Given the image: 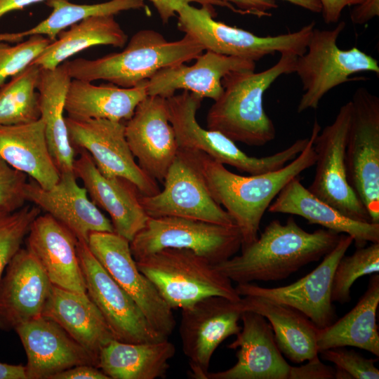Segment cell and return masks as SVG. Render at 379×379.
<instances>
[{
	"label": "cell",
	"mask_w": 379,
	"mask_h": 379,
	"mask_svg": "<svg viewBox=\"0 0 379 379\" xmlns=\"http://www.w3.org/2000/svg\"><path fill=\"white\" fill-rule=\"evenodd\" d=\"M320 131L315 119L309 141L296 158L278 170L249 176L234 173L205 153L192 150L213 197L239 228L241 248L258 239L262 218L283 187L315 164L314 141Z\"/></svg>",
	"instance_id": "obj_1"
},
{
	"label": "cell",
	"mask_w": 379,
	"mask_h": 379,
	"mask_svg": "<svg viewBox=\"0 0 379 379\" xmlns=\"http://www.w3.org/2000/svg\"><path fill=\"white\" fill-rule=\"evenodd\" d=\"M342 234L321 228L308 232L289 217L284 224L271 221L240 255L215 265L237 284L284 279L332 251Z\"/></svg>",
	"instance_id": "obj_2"
},
{
	"label": "cell",
	"mask_w": 379,
	"mask_h": 379,
	"mask_svg": "<svg viewBox=\"0 0 379 379\" xmlns=\"http://www.w3.org/2000/svg\"><path fill=\"white\" fill-rule=\"evenodd\" d=\"M297 57L281 53L277 62L264 71H236L225 75L223 92L207 113V128L249 146H263L273 140L276 128L264 109L263 96L279 77L294 73Z\"/></svg>",
	"instance_id": "obj_3"
},
{
	"label": "cell",
	"mask_w": 379,
	"mask_h": 379,
	"mask_svg": "<svg viewBox=\"0 0 379 379\" xmlns=\"http://www.w3.org/2000/svg\"><path fill=\"white\" fill-rule=\"evenodd\" d=\"M204 51L187 34L169 41L159 32L145 29L135 32L121 52L66 62L71 79L91 82L104 80L120 87L132 88L149 80L163 68L196 59Z\"/></svg>",
	"instance_id": "obj_4"
},
{
	"label": "cell",
	"mask_w": 379,
	"mask_h": 379,
	"mask_svg": "<svg viewBox=\"0 0 379 379\" xmlns=\"http://www.w3.org/2000/svg\"><path fill=\"white\" fill-rule=\"evenodd\" d=\"M202 100L187 91L166 98L168 119L179 148L204 152L223 165L250 175H258L284 167L296 158L308 142V138H301L272 155L249 156L220 132L206 129L199 124L196 115Z\"/></svg>",
	"instance_id": "obj_5"
},
{
	"label": "cell",
	"mask_w": 379,
	"mask_h": 379,
	"mask_svg": "<svg viewBox=\"0 0 379 379\" xmlns=\"http://www.w3.org/2000/svg\"><path fill=\"white\" fill-rule=\"evenodd\" d=\"M176 14L178 29L194 39L204 50L255 62L275 53L303 55L315 27L312 21L293 32L260 36L215 20L216 12L211 5L197 8L182 4Z\"/></svg>",
	"instance_id": "obj_6"
},
{
	"label": "cell",
	"mask_w": 379,
	"mask_h": 379,
	"mask_svg": "<svg viewBox=\"0 0 379 379\" xmlns=\"http://www.w3.org/2000/svg\"><path fill=\"white\" fill-rule=\"evenodd\" d=\"M135 261L173 310L210 296L232 301L241 298L230 279L208 260L192 251L165 248Z\"/></svg>",
	"instance_id": "obj_7"
},
{
	"label": "cell",
	"mask_w": 379,
	"mask_h": 379,
	"mask_svg": "<svg viewBox=\"0 0 379 379\" xmlns=\"http://www.w3.org/2000/svg\"><path fill=\"white\" fill-rule=\"evenodd\" d=\"M345 27L340 21L331 29L314 28L306 52L298 56L294 73L299 77L302 91L297 112L318 108L323 97L335 87L351 81L366 78L352 75L371 72L379 74L378 60L357 47L340 49L337 45Z\"/></svg>",
	"instance_id": "obj_8"
},
{
	"label": "cell",
	"mask_w": 379,
	"mask_h": 379,
	"mask_svg": "<svg viewBox=\"0 0 379 379\" xmlns=\"http://www.w3.org/2000/svg\"><path fill=\"white\" fill-rule=\"evenodd\" d=\"M241 245V235L236 225L175 216L149 218L130 241L135 260L165 248H177L192 251L214 265L234 256Z\"/></svg>",
	"instance_id": "obj_9"
},
{
	"label": "cell",
	"mask_w": 379,
	"mask_h": 379,
	"mask_svg": "<svg viewBox=\"0 0 379 379\" xmlns=\"http://www.w3.org/2000/svg\"><path fill=\"white\" fill-rule=\"evenodd\" d=\"M350 101L345 154L347 180L371 222L379 223V98L359 87Z\"/></svg>",
	"instance_id": "obj_10"
},
{
	"label": "cell",
	"mask_w": 379,
	"mask_h": 379,
	"mask_svg": "<svg viewBox=\"0 0 379 379\" xmlns=\"http://www.w3.org/2000/svg\"><path fill=\"white\" fill-rule=\"evenodd\" d=\"M163 183L164 189L157 194L140 195L141 205L149 218L175 216L235 225L213 197L192 150L179 148Z\"/></svg>",
	"instance_id": "obj_11"
},
{
	"label": "cell",
	"mask_w": 379,
	"mask_h": 379,
	"mask_svg": "<svg viewBox=\"0 0 379 379\" xmlns=\"http://www.w3.org/2000/svg\"><path fill=\"white\" fill-rule=\"evenodd\" d=\"M352 111L350 100L340 107L333 123L326 126L316 136L315 175L307 189L347 217L372 222L347 180L345 154Z\"/></svg>",
	"instance_id": "obj_12"
},
{
	"label": "cell",
	"mask_w": 379,
	"mask_h": 379,
	"mask_svg": "<svg viewBox=\"0 0 379 379\" xmlns=\"http://www.w3.org/2000/svg\"><path fill=\"white\" fill-rule=\"evenodd\" d=\"M87 244L114 281L136 302L152 327L168 338L176 325L173 309L138 269L130 241L114 232H95L89 234Z\"/></svg>",
	"instance_id": "obj_13"
},
{
	"label": "cell",
	"mask_w": 379,
	"mask_h": 379,
	"mask_svg": "<svg viewBox=\"0 0 379 379\" xmlns=\"http://www.w3.org/2000/svg\"><path fill=\"white\" fill-rule=\"evenodd\" d=\"M77 252L87 294L117 340L135 343L168 338L152 327L133 299L93 255L86 241L77 239Z\"/></svg>",
	"instance_id": "obj_14"
},
{
	"label": "cell",
	"mask_w": 379,
	"mask_h": 379,
	"mask_svg": "<svg viewBox=\"0 0 379 379\" xmlns=\"http://www.w3.org/2000/svg\"><path fill=\"white\" fill-rule=\"evenodd\" d=\"M70 142L74 149L85 150L106 176L124 178L142 195L157 194V181L138 165L128 145L125 124L105 119H79L66 117Z\"/></svg>",
	"instance_id": "obj_15"
},
{
	"label": "cell",
	"mask_w": 379,
	"mask_h": 379,
	"mask_svg": "<svg viewBox=\"0 0 379 379\" xmlns=\"http://www.w3.org/2000/svg\"><path fill=\"white\" fill-rule=\"evenodd\" d=\"M239 301L210 296L181 309L179 333L191 378L206 379L215 350L241 331L239 320L242 310Z\"/></svg>",
	"instance_id": "obj_16"
},
{
	"label": "cell",
	"mask_w": 379,
	"mask_h": 379,
	"mask_svg": "<svg viewBox=\"0 0 379 379\" xmlns=\"http://www.w3.org/2000/svg\"><path fill=\"white\" fill-rule=\"evenodd\" d=\"M352 243L351 236L342 234L336 246L324 256L321 262L291 284L265 288L250 282L237 284L235 289L240 297L259 296L293 307L304 314L318 329L324 328L336 317L331 298L333 273Z\"/></svg>",
	"instance_id": "obj_17"
},
{
	"label": "cell",
	"mask_w": 379,
	"mask_h": 379,
	"mask_svg": "<svg viewBox=\"0 0 379 379\" xmlns=\"http://www.w3.org/2000/svg\"><path fill=\"white\" fill-rule=\"evenodd\" d=\"M129 148L140 167L157 182H164L178 152L168 116L166 98L147 95L125 124Z\"/></svg>",
	"instance_id": "obj_18"
},
{
	"label": "cell",
	"mask_w": 379,
	"mask_h": 379,
	"mask_svg": "<svg viewBox=\"0 0 379 379\" xmlns=\"http://www.w3.org/2000/svg\"><path fill=\"white\" fill-rule=\"evenodd\" d=\"M52 287L35 256L21 248L0 279V330H15L41 317Z\"/></svg>",
	"instance_id": "obj_19"
},
{
	"label": "cell",
	"mask_w": 379,
	"mask_h": 379,
	"mask_svg": "<svg viewBox=\"0 0 379 379\" xmlns=\"http://www.w3.org/2000/svg\"><path fill=\"white\" fill-rule=\"evenodd\" d=\"M25 351L27 379H51L78 365L98 367V359L55 321L41 316L14 330Z\"/></svg>",
	"instance_id": "obj_20"
},
{
	"label": "cell",
	"mask_w": 379,
	"mask_h": 379,
	"mask_svg": "<svg viewBox=\"0 0 379 379\" xmlns=\"http://www.w3.org/2000/svg\"><path fill=\"white\" fill-rule=\"evenodd\" d=\"M242 326L227 347L238 349L231 368L208 372L206 379H288L290 366L277 346L270 324L261 314L244 311Z\"/></svg>",
	"instance_id": "obj_21"
},
{
	"label": "cell",
	"mask_w": 379,
	"mask_h": 379,
	"mask_svg": "<svg viewBox=\"0 0 379 379\" xmlns=\"http://www.w3.org/2000/svg\"><path fill=\"white\" fill-rule=\"evenodd\" d=\"M73 171L91 201L109 215L114 232L131 241L149 219L136 186L124 178L103 175L85 150H79Z\"/></svg>",
	"instance_id": "obj_22"
},
{
	"label": "cell",
	"mask_w": 379,
	"mask_h": 379,
	"mask_svg": "<svg viewBox=\"0 0 379 379\" xmlns=\"http://www.w3.org/2000/svg\"><path fill=\"white\" fill-rule=\"evenodd\" d=\"M77 178L74 171L61 172L58 182L49 189L41 187L32 179L27 183L25 195L27 201L65 225L77 239L87 243L91 232H112L114 228Z\"/></svg>",
	"instance_id": "obj_23"
},
{
	"label": "cell",
	"mask_w": 379,
	"mask_h": 379,
	"mask_svg": "<svg viewBox=\"0 0 379 379\" xmlns=\"http://www.w3.org/2000/svg\"><path fill=\"white\" fill-rule=\"evenodd\" d=\"M255 69L253 60L206 51L192 65L181 63L158 71L147 81V95L167 98L182 89L215 101L223 92L222 79L225 75Z\"/></svg>",
	"instance_id": "obj_24"
},
{
	"label": "cell",
	"mask_w": 379,
	"mask_h": 379,
	"mask_svg": "<svg viewBox=\"0 0 379 379\" xmlns=\"http://www.w3.org/2000/svg\"><path fill=\"white\" fill-rule=\"evenodd\" d=\"M77 244L75 235L48 213L35 218L27 236V248L53 286L87 293Z\"/></svg>",
	"instance_id": "obj_25"
},
{
	"label": "cell",
	"mask_w": 379,
	"mask_h": 379,
	"mask_svg": "<svg viewBox=\"0 0 379 379\" xmlns=\"http://www.w3.org/2000/svg\"><path fill=\"white\" fill-rule=\"evenodd\" d=\"M270 213L299 215L309 224L319 225L353 239L357 248L368 242H379V223L364 222L351 219L335 208L319 199L300 182L299 176L290 180L269 206Z\"/></svg>",
	"instance_id": "obj_26"
},
{
	"label": "cell",
	"mask_w": 379,
	"mask_h": 379,
	"mask_svg": "<svg viewBox=\"0 0 379 379\" xmlns=\"http://www.w3.org/2000/svg\"><path fill=\"white\" fill-rule=\"evenodd\" d=\"M0 157L44 189L51 188L60 179L41 118L27 124L0 126Z\"/></svg>",
	"instance_id": "obj_27"
},
{
	"label": "cell",
	"mask_w": 379,
	"mask_h": 379,
	"mask_svg": "<svg viewBox=\"0 0 379 379\" xmlns=\"http://www.w3.org/2000/svg\"><path fill=\"white\" fill-rule=\"evenodd\" d=\"M42 316L62 326L91 353L98 362L102 347L115 339L101 312L87 293L53 285Z\"/></svg>",
	"instance_id": "obj_28"
},
{
	"label": "cell",
	"mask_w": 379,
	"mask_h": 379,
	"mask_svg": "<svg viewBox=\"0 0 379 379\" xmlns=\"http://www.w3.org/2000/svg\"><path fill=\"white\" fill-rule=\"evenodd\" d=\"M147 95V81L132 88H123L112 84L98 86L91 81L71 79L65 111L67 117L74 119L127 121Z\"/></svg>",
	"instance_id": "obj_29"
},
{
	"label": "cell",
	"mask_w": 379,
	"mask_h": 379,
	"mask_svg": "<svg viewBox=\"0 0 379 379\" xmlns=\"http://www.w3.org/2000/svg\"><path fill=\"white\" fill-rule=\"evenodd\" d=\"M239 303L242 312H254L267 319L280 351L293 363H302L318 355V328L298 310L254 295L241 296Z\"/></svg>",
	"instance_id": "obj_30"
},
{
	"label": "cell",
	"mask_w": 379,
	"mask_h": 379,
	"mask_svg": "<svg viewBox=\"0 0 379 379\" xmlns=\"http://www.w3.org/2000/svg\"><path fill=\"white\" fill-rule=\"evenodd\" d=\"M175 353L168 338L135 343L114 339L100 352L98 368L109 379H163Z\"/></svg>",
	"instance_id": "obj_31"
},
{
	"label": "cell",
	"mask_w": 379,
	"mask_h": 379,
	"mask_svg": "<svg viewBox=\"0 0 379 379\" xmlns=\"http://www.w3.org/2000/svg\"><path fill=\"white\" fill-rule=\"evenodd\" d=\"M71 77L65 61L54 69H40L38 82L40 118L46 141L61 172L72 171L75 149L72 145L65 117V96Z\"/></svg>",
	"instance_id": "obj_32"
},
{
	"label": "cell",
	"mask_w": 379,
	"mask_h": 379,
	"mask_svg": "<svg viewBox=\"0 0 379 379\" xmlns=\"http://www.w3.org/2000/svg\"><path fill=\"white\" fill-rule=\"evenodd\" d=\"M379 304V275L372 274L368 288L357 305L330 326L318 329L319 352L339 347H354L379 356L376 312Z\"/></svg>",
	"instance_id": "obj_33"
},
{
	"label": "cell",
	"mask_w": 379,
	"mask_h": 379,
	"mask_svg": "<svg viewBox=\"0 0 379 379\" xmlns=\"http://www.w3.org/2000/svg\"><path fill=\"white\" fill-rule=\"evenodd\" d=\"M127 40L114 15L92 16L61 31L31 65L54 69L86 48L98 45L123 48Z\"/></svg>",
	"instance_id": "obj_34"
},
{
	"label": "cell",
	"mask_w": 379,
	"mask_h": 379,
	"mask_svg": "<svg viewBox=\"0 0 379 379\" xmlns=\"http://www.w3.org/2000/svg\"><path fill=\"white\" fill-rule=\"evenodd\" d=\"M45 1L52 8L51 13L35 26L22 31L25 37L40 34L54 41L61 31L86 18L115 15L126 11L143 9L146 6L144 0H109L93 4H77L69 0Z\"/></svg>",
	"instance_id": "obj_35"
},
{
	"label": "cell",
	"mask_w": 379,
	"mask_h": 379,
	"mask_svg": "<svg viewBox=\"0 0 379 379\" xmlns=\"http://www.w3.org/2000/svg\"><path fill=\"white\" fill-rule=\"evenodd\" d=\"M40 69L30 65L0 88V126L27 124L40 118Z\"/></svg>",
	"instance_id": "obj_36"
},
{
	"label": "cell",
	"mask_w": 379,
	"mask_h": 379,
	"mask_svg": "<svg viewBox=\"0 0 379 379\" xmlns=\"http://www.w3.org/2000/svg\"><path fill=\"white\" fill-rule=\"evenodd\" d=\"M379 272V242L357 248L350 255L345 254L338 261L332 279V302L340 304L351 300L350 288L359 277Z\"/></svg>",
	"instance_id": "obj_37"
},
{
	"label": "cell",
	"mask_w": 379,
	"mask_h": 379,
	"mask_svg": "<svg viewBox=\"0 0 379 379\" xmlns=\"http://www.w3.org/2000/svg\"><path fill=\"white\" fill-rule=\"evenodd\" d=\"M41 211L34 204L25 205L15 211L0 206V279L9 262L21 248Z\"/></svg>",
	"instance_id": "obj_38"
},
{
	"label": "cell",
	"mask_w": 379,
	"mask_h": 379,
	"mask_svg": "<svg viewBox=\"0 0 379 379\" xmlns=\"http://www.w3.org/2000/svg\"><path fill=\"white\" fill-rule=\"evenodd\" d=\"M52 41L48 37L33 34L15 45L0 41V88L8 79L27 68Z\"/></svg>",
	"instance_id": "obj_39"
},
{
	"label": "cell",
	"mask_w": 379,
	"mask_h": 379,
	"mask_svg": "<svg viewBox=\"0 0 379 379\" xmlns=\"http://www.w3.org/2000/svg\"><path fill=\"white\" fill-rule=\"evenodd\" d=\"M324 360L333 363L344 371L350 379H378L379 370L375 366L377 359H366L354 350L339 347L319 352Z\"/></svg>",
	"instance_id": "obj_40"
},
{
	"label": "cell",
	"mask_w": 379,
	"mask_h": 379,
	"mask_svg": "<svg viewBox=\"0 0 379 379\" xmlns=\"http://www.w3.org/2000/svg\"><path fill=\"white\" fill-rule=\"evenodd\" d=\"M27 178L0 157V206L15 211L25 205Z\"/></svg>",
	"instance_id": "obj_41"
},
{
	"label": "cell",
	"mask_w": 379,
	"mask_h": 379,
	"mask_svg": "<svg viewBox=\"0 0 379 379\" xmlns=\"http://www.w3.org/2000/svg\"><path fill=\"white\" fill-rule=\"evenodd\" d=\"M335 369L323 364L318 355L299 366H291L288 379H333Z\"/></svg>",
	"instance_id": "obj_42"
},
{
	"label": "cell",
	"mask_w": 379,
	"mask_h": 379,
	"mask_svg": "<svg viewBox=\"0 0 379 379\" xmlns=\"http://www.w3.org/2000/svg\"><path fill=\"white\" fill-rule=\"evenodd\" d=\"M233 5L241 15H253L258 18L270 17V11L278 8L275 0H220Z\"/></svg>",
	"instance_id": "obj_43"
},
{
	"label": "cell",
	"mask_w": 379,
	"mask_h": 379,
	"mask_svg": "<svg viewBox=\"0 0 379 379\" xmlns=\"http://www.w3.org/2000/svg\"><path fill=\"white\" fill-rule=\"evenodd\" d=\"M51 379H109L100 368L91 365H78L52 377Z\"/></svg>",
	"instance_id": "obj_44"
},
{
	"label": "cell",
	"mask_w": 379,
	"mask_h": 379,
	"mask_svg": "<svg viewBox=\"0 0 379 379\" xmlns=\"http://www.w3.org/2000/svg\"><path fill=\"white\" fill-rule=\"evenodd\" d=\"M321 5L324 21L327 24L338 22L347 6H357L364 0H319Z\"/></svg>",
	"instance_id": "obj_45"
},
{
	"label": "cell",
	"mask_w": 379,
	"mask_h": 379,
	"mask_svg": "<svg viewBox=\"0 0 379 379\" xmlns=\"http://www.w3.org/2000/svg\"><path fill=\"white\" fill-rule=\"evenodd\" d=\"M354 6L350 13L351 21L354 25H362L379 15V0H364Z\"/></svg>",
	"instance_id": "obj_46"
},
{
	"label": "cell",
	"mask_w": 379,
	"mask_h": 379,
	"mask_svg": "<svg viewBox=\"0 0 379 379\" xmlns=\"http://www.w3.org/2000/svg\"><path fill=\"white\" fill-rule=\"evenodd\" d=\"M0 379H27L26 367L0 362Z\"/></svg>",
	"instance_id": "obj_47"
},
{
	"label": "cell",
	"mask_w": 379,
	"mask_h": 379,
	"mask_svg": "<svg viewBox=\"0 0 379 379\" xmlns=\"http://www.w3.org/2000/svg\"><path fill=\"white\" fill-rule=\"evenodd\" d=\"M46 0H0V19L7 13Z\"/></svg>",
	"instance_id": "obj_48"
},
{
	"label": "cell",
	"mask_w": 379,
	"mask_h": 379,
	"mask_svg": "<svg viewBox=\"0 0 379 379\" xmlns=\"http://www.w3.org/2000/svg\"><path fill=\"white\" fill-rule=\"evenodd\" d=\"M315 13H321V5L319 0H283Z\"/></svg>",
	"instance_id": "obj_49"
},
{
	"label": "cell",
	"mask_w": 379,
	"mask_h": 379,
	"mask_svg": "<svg viewBox=\"0 0 379 379\" xmlns=\"http://www.w3.org/2000/svg\"><path fill=\"white\" fill-rule=\"evenodd\" d=\"M25 37L22 31L18 32H0V41L17 44L22 41Z\"/></svg>",
	"instance_id": "obj_50"
},
{
	"label": "cell",
	"mask_w": 379,
	"mask_h": 379,
	"mask_svg": "<svg viewBox=\"0 0 379 379\" xmlns=\"http://www.w3.org/2000/svg\"><path fill=\"white\" fill-rule=\"evenodd\" d=\"M158 13H162L170 9L175 0H149Z\"/></svg>",
	"instance_id": "obj_51"
}]
</instances>
